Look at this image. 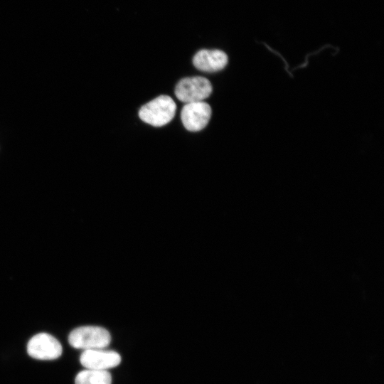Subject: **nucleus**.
Returning <instances> with one entry per match:
<instances>
[{
    "label": "nucleus",
    "mask_w": 384,
    "mask_h": 384,
    "mask_svg": "<svg viewBox=\"0 0 384 384\" xmlns=\"http://www.w3.org/2000/svg\"><path fill=\"white\" fill-rule=\"evenodd\" d=\"M111 341L110 332L100 326H84L73 329L68 336L71 346L78 349L105 348Z\"/></svg>",
    "instance_id": "f257e3e1"
},
{
    "label": "nucleus",
    "mask_w": 384,
    "mask_h": 384,
    "mask_svg": "<svg viewBox=\"0 0 384 384\" xmlns=\"http://www.w3.org/2000/svg\"><path fill=\"white\" fill-rule=\"evenodd\" d=\"M176 105L168 95H160L143 105L139 111V118L154 127H161L172 120Z\"/></svg>",
    "instance_id": "f03ea898"
},
{
    "label": "nucleus",
    "mask_w": 384,
    "mask_h": 384,
    "mask_svg": "<svg viewBox=\"0 0 384 384\" xmlns=\"http://www.w3.org/2000/svg\"><path fill=\"white\" fill-rule=\"evenodd\" d=\"M174 92L176 97L186 104L201 102L210 96L212 85L204 77L185 78L177 83Z\"/></svg>",
    "instance_id": "7ed1b4c3"
},
{
    "label": "nucleus",
    "mask_w": 384,
    "mask_h": 384,
    "mask_svg": "<svg viewBox=\"0 0 384 384\" xmlns=\"http://www.w3.org/2000/svg\"><path fill=\"white\" fill-rule=\"evenodd\" d=\"M63 351L60 343L52 335L39 333L28 342V354L38 360H54L59 358Z\"/></svg>",
    "instance_id": "20e7f679"
},
{
    "label": "nucleus",
    "mask_w": 384,
    "mask_h": 384,
    "mask_svg": "<svg viewBox=\"0 0 384 384\" xmlns=\"http://www.w3.org/2000/svg\"><path fill=\"white\" fill-rule=\"evenodd\" d=\"M210 116V105L203 101L186 104L181 112L184 127L191 132L203 129L208 124Z\"/></svg>",
    "instance_id": "39448f33"
},
{
    "label": "nucleus",
    "mask_w": 384,
    "mask_h": 384,
    "mask_svg": "<svg viewBox=\"0 0 384 384\" xmlns=\"http://www.w3.org/2000/svg\"><path fill=\"white\" fill-rule=\"evenodd\" d=\"M80 361L86 369L107 370L117 366L121 362V357L114 351L92 349L83 351Z\"/></svg>",
    "instance_id": "423d86ee"
},
{
    "label": "nucleus",
    "mask_w": 384,
    "mask_h": 384,
    "mask_svg": "<svg viewBox=\"0 0 384 384\" xmlns=\"http://www.w3.org/2000/svg\"><path fill=\"white\" fill-rule=\"evenodd\" d=\"M193 65L199 70L215 72L223 69L228 63V56L220 50H201L193 58Z\"/></svg>",
    "instance_id": "0eeeda50"
},
{
    "label": "nucleus",
    "mask_w": 384,
    "mask_h": 384,
    "mask_svg": "<svg viewBox=\"0 0 384 384\" xmlns=\"http://www.w3.org/2000/svg\"><path fill=\"white\" fill-rule=\"evenodd\" d=\"M112 376L107 370L85 369L78 373L75 384H111Z\"/></svg>",
    "instance_id": "6e6552de"
}]
</instances>
